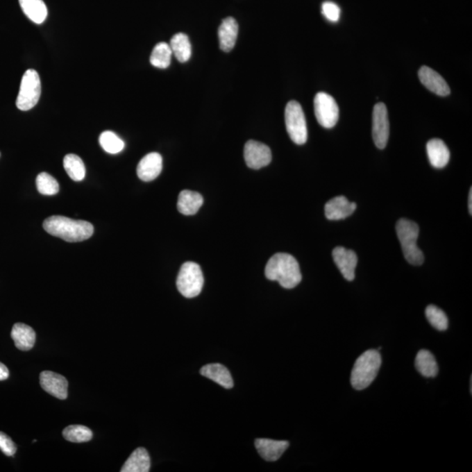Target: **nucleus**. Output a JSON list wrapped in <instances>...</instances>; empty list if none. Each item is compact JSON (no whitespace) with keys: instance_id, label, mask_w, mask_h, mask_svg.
Masks as SVG:
<instances>
[{"instance_id":"1a4fd4ad","label":"nucleus","mask_w":472,"mask_h":472,"mask_svg":"<svg viewBox=\"0 0 472 472\" xmlns=\"http://www.w3.org/2000/svg\"><path fill=\"white\" fill-rule=\"evenodd\" d=\"M389 113L385 104L377 103L373 111V138L379 149L386 148L389 138Z\"/></svg>"},{"instance_id":"ddd939ff","label":"nucleus","mask_w":472,"mask_h":472,"mask_svg":"<svg viewBox=\"0 0 472 472\" xmlns=\"http://www.w3.org/2000/svg\"><path fill=\"white\" fill-rule=\"evenodd\" d=\"M418 76H419L421 83L437 96H447L450 94V87L446 81L430 67H421Z\"/></svg>"},{"instance_id":"5701e85b","label":"nucleus","mask_w":472,"mask_h":472,"mask_svg":"<svg viewBox=\"0 0 472 472\" xmlns=\"http://www.w3.org/2000/svg\"><path fill=\"white\" fill-rule=\"evenodd\" d=\"M20 8L26 17L35 24H42L47 17V8L43 0H19Z\"/></svg>"},{"instance_id":"f704fd0d","label":"nucleus","mask_w":472,"mask_h":472,"mask_svg":"<svg viewBox=\"0 0 472 472\" xmlns=\"http://www.w3.org/2000/svg\"><path fill=\"white\" fill-rule=\"evenodd\" d=\"M472 188L470 190V194H469V210H470V214H472Z\"/></svg>"},{"instance_id":"9b49d317","label":"nucleus","mask_w":472,"mask_h":472,"mask_svg":"<svg viewBox=\"0 0 472 472\" xmlns=\"http://www.w3.org/2000/svg\"><path fill=\"white\" fill-rule=\"evenodd\" d=\"M40 382L47 393L56 397L57 399H67L69 382L65 377L52 371H43L40 376Z\"/></svg>"},{"instance_id":"393cba45","label":"nucleus","mask_w":472,"mask_h":472,"mask_svg":"<svg viewBox=\"0 0 472 472\" xmlns=\"http://www.w3.org/2000/svg\"><path fill=\"white\" fill-rule=\"evenodd\" d=\"M170 47L178 62L184 63L191 58L192 45L188 36L185 33H177L171 40Z\"/></svg>"},{"instance_id":"39448f33","label":"nucleus","mask_w":472,"mask_h":472,"mask_svg":"<svg viewBox=\"0 0 472 472\" xmlns=\"http://www.w3.org/2000/svg\"><path fill=\"white\" fill-rule=\"evenodd\" d=\"M177 288L182 296L193 298L201 294L204 285V276L200 265L193 262L181 266L177 278Z\"/></svg>"},{"instance_id":"9d476101","label":"nucleus","mask_w":472,"mask_h":472,"mask_svg":"<svg viewBox=\"0 0 472 472\" xmlns=\"http://www.w3.org/2000/svg\"><path fill=\"white\" fill-rule=\"evenodd\" d=\"M246 164L254 170L267 167L272 160L271 151L266 144L255 140H249L244 147Z\"/></svg>"},{"instance_id":"cd10ccee","label":"nucleus","mask_w":472,"mask_h":472,"mask_svg":"<svg viewBox=\"0 0 472 472\" xmlns=\"http://www.w3.org/2000/svg\"><path fill=\"white\" fill-rule=\"evenodd\" d=\"M63 437L71 443H85L92 439L93 433L83 425H70L64 429Z\"/></svg>"},{"instance_id":"f3484780","label":"nucleus","mask_w":472,"mask_h":472,"mask_svg":"<svg viewBox=\"0 0 472 472\" xmlns=\"http://www.w3.org/2000/svg\"><path fill=\"white\" fill-rule=\"evenodd\" d=\"M238 30V24L232 17H228L222 22L218 30L219 42L222 51L228 53L234 49Z\"/></svg>"},{"instance_id":"a211bd4d","label":"nucleus","mask_w":472,"mask_h":472,"mask_svg":"<svg viewBox=\"0 0 472 472\" xmlns=\"http://www.w3.org/2000/svg\"><path fill=\"white\" fill-rule=\"evenodd\" d=\"M427 153L431 165L435 168H444L450 161V151L444 142L438 138L428 142Z\"/></svg>"},{"instance_id":"4be33fe9","label":"nucleus","mask_w":472,"mask_h":472,"mask_svg":"<svg viewBox=\"0 0 472 472\" xmlns=\"http://www.w3.org/2000/svg\"><path fill=\"white\" fill-rule=\"evenodd\" d=\"M151 469V458L149 453L144 448H137L135 450L126 464H124L122 472H148Z\"/></svg>"},{"instance_id":"0eeeda50","label":"nucleus","mask_w":472,"mask_h":472,"mask_svg":"<svg viewBox=\"0 0 472 472\" xmlns=\"http://www.w3.org/2000/svg\"><path fill=\"white\" fill-rule=\"evenodd\" d=\"M285 126L291 140L295 144H305L308 138L305 113L296 101H291L285 108Z\"/></svg>"},{"instance_id":"2f4dec72","label":"nucleus","mask_w":472,"mask_h":472,"mask_svg":"<svg viewBox=\"0 0 472 472\" xmlns=\"http://www.w3.org/2000/svg\"><path fill=\"white\" fill-rule=\"evenodd\" d=\"M340 8L335 3L326 1L323 2L322 5L323 15L330 22H339L340 18Z\"/></svg>"},{"instance_id":"f03ea898","label":"nucleus","mask_w":472,"mask_h":472,"mask_svg":"<svg viewBox=\"0 0 472 472\" xmlns=\"http://www.w3.org/2000/svg\"><path fill=\"white\" fill-rule=\"evenodd\" d=\"M43 228L49 234L69 242H83L90 239L94 233L93 225L85 221L53 215L47 218Z\"/></svg>"},{"instance_id":"bb28decb","label":"nucleus","mask_w":472,"mask_h":472,"mask_svg":"<svg viewBox=\"0 0 472 472\" xmlns=\"http://www.w3.org/2000/svg\"><path fill=\"white\" fill-rule=\"evenodd\" d=\"M171 56H173V52H171L170 45L165 42L158 43L151 53V64L158 69H167L170 66Z\"/></svg>"},{"instance_id":"f257e3e1","label":"nucleus","mask_w":472,"mask_h":472,"mask_svg":"<svg viewBox=\"0 0 472 472\" xmlns=\"http://www.w3.org/2000/svg\"><path fill=\"white\" fill-rule=\"evenodd\" d=\"M265 276L271 281L278 282L285 289L295 288L302 281L298 261L286 253H278L269 260Z\"/></svg>"},{"instance_id":"6ab92c4d","label":"nucleus","mask_w":472,"mask_h":472,"mask_svg":"<svg viewBox=\"0 0 472 472\" xmlns=\"http://www.w3.org/2000/svg\"><path fill=\"white\" fill-rule=\"evenodd\" d=\"M11 336L15 346L19 350L29 351L35 346L36 340L35 330L25 323H15L12 327Z\"/></svg>"},{"instance_id":"a878e982","label":"nucleus","mask_w":472,"mask_h":472,"mask_svg":"<svg viewBox=\"0 0 472 472\" xmlns=\"http://www.w3.org/2000/svg\"><path fill=\"white\" fill-rule=\"evenodd\" d=\"M64 168L74 181H81L85 178L86 168L82 158L75 154H69L64 158Z\"/></svg>"},{"instance_id":"b1692460","label":"nucleus","mask_w":472,"mask_h":472,"mask_svg":"<svg viewBox=\"0 0 472 472\" xmlns=\"http://www.w3.org/2000/svg\"><path fill=\"white\" fill-rule=\"evenodd\" d=\"M416 367L421 376L434 378L437 376L438 366L432 353L428 350H421L416 358Z\"/></svg>"},{"instance_id":"7c9ffc66","label":"nucleus","mask_w":472,"mask_h":472,"mask_svg":"<svg viewBox=\"0 0 472 472\" xmlns=\"http://www.w3.org/2000/svg\"><path fill=\"white\" fill-rule=\"evenodd\" d=\"M426 318L429 320L431 326L438 330H446L448 326V320L446 314L436 305H429L425 311Z\"/></svg>"},{"instance_id":"c756f323","label":"nucleus","mask_w":472,"mask_h":472,"mask_svg":"<svg viewBox=\"0 0 472 472\" xmlns=\"http://www.w3.org/2000/svg\"><path fill=\"white\" fill-rule=\"evenodd\" d=\"M36 185L37 190L43 195H55L60 190L58 182L47 173H42L37 176Z\"/></svg>"},{"instance_id":"20e7f679","label":"nucleus","mask_w":472,"mask_h":472,"mask_svg":"<svg viewBox=\"0 0 472 472\" xmlns=\"http://www.w3.org/2000/svg\"><path fill=\"white\" fill-rule=\"evenodd\" d=\"M419 226L416 222L401 219L396 224L398 239L401 242L404 256L410 264L421 265L424 262L423 253L417 246Z\"/></svg>"},{"instance_id":"dca6fc26","label":"nucleus","mask_w":472,"mask_h":472,"mask_svg":"<svg viewBox=\"0 0 472 472\" xmlns=\"http://www.w3.org/2000/svg\"><path fill=\"white\" fill-rule=\"evenodd\" d=\"M356 208V203L350 202L346 197H335L327 202L325 208L326 217L330 221L343 220L353 214Z\"/></svg>"},{"instance_id":"c85d7f7f","label":"nucleus","mask_w":472,"mask_h":472,"mask_svg":"<svg viewBox=\"0 0 472 472\" xmlns=\"http://www.w3.org/2000/svg\"><path fill=\"white\" fill-rule=\"evenodd\" d=\"M99 143L103 149L110 154H117L124 149V142L113 131H103L100 135Z\"/></svg>"},{"instance_id":"423d86ee","label":"nucleus","mask_w":472,"mask_h":472,"mask_svg":"<svg viewBox=\"0 0 472 472\" xmlns=\"http://www.w3.org/2000/svg\"><path fill=\"white\" fill-rule=\"evenodd\" d=\"M40 94L42 84L39 74L35 69L26 70L20 83L19 92L16 100L17 108L22 111L33 109L38 103Z\"/></svg>"},{"instance_id":"412c9836","label":"nucleus","mask_w":472,"mask_h":472,"mask_svg":"<svg viewBox=\"0 0 472 472\" xmlns=\"http://www.w3.org/2000/svg\"><path fill=\"white\" fill-rule=\"evenodd\" d=\"M203 205V197L196 192L182 191L178 199V210L184 215H194Z\"/></svg>"},{"instance_id":"72a5a7b5","label":"nucleus","mask_w":472,"mask_h":472,"mask_svg":"<svg viewBox=\"0 0 472 472\" xmlns=\"http://www.w3.org/2000/svg\"><path fill=\"white\" fill-rule=\"evenodd\" d=\"M9 377V370L4 364L0 362V380H5Z\"/></svg>"},{"instance_id":"4468645a","label":"nucleus","mask_w":472,"mask_h":472,"mask_svg":"<svg viewBox=\"0 0 472 472\" xmlns=\"http://www.w3.org/2000/svg\"><path fill=\"white\" fill-rule=\"evenodd\" d=\"M163 168L161 155L151 153L144 156L137 165V174L141 180L149 182L160 176Z\"/></svg>"},{"instance_id":"6e6552de","label":"nucleus","mask_w":472,"mask_h":472,"mask_svg":"<svg viewBox=\"0 0 472 472\" xmlns=\"http://www.w3.org/2000/svg\"><path fill=\"white\" fill-rule=\"evenodd\" d=\"M314 111L320 126L326 129L335 127L338 123L339 110L338 104L330 94L319 92L314 99Z\"/></svg>"},{"instance_id":"7ed1b4c3","label":"nucleus","mask_w":472,"mask_h":472,"mask_svg":"<svg viewBox=\"0 0 472 472\" xmlns=\"http://www.w3.org/2000/svg\"><path fill=\"white\" fill-rule=\"evenodd\" d=\"M382 366V357L377 350H367L357 359L351 373V384L354 389L363 390L376 380Z\"/></svg>"},{"instance_id":"2eb2a0df","label":"nucleus","mask_w":472,"mask_h":472,"mask_svg":"<svg viewBox=\"0 0 472 472\" xmlns=\"http://www.w3.org/2000/svg\"><path fill=\"white\" fill-rule=\"evenodd\" d=\"M256 450L260 456L268 462H275L278 460L282 455L285 453L289 448V441H276L260 438L255 441Z\"/></svg>"},{"instance_id":"aec40b11","label":"nucleus","mask_w":472,"mask_h":472,"mask_svg":"<svg viewBox=\"0 0 472 472\" xmlns=\"http://www.w3.org/2000/svg\"><path fill=\"white\" fill-rule=\"evenodd\" d=\"M201 374L208 378L226 389H230L234 387L230 372L227 367L221 364H208L201 369Z\"/></svg>"},{"instance_id":"473e14b6","label":"nucleus","mask_w":472,"mask_h":472,"mask_svg":"<svg viewBox=\"0 0 472 472\" xmlns=\"http://www.w3.org/2000/svg\"><path fill=\"white\" fill-rule=\"evenodd\" d=\"M0 450L6 456L12 457L16 453L17 446L8 435L0 432Z\"/></svg>"},{"instance_id":"f8f14e48","label":"nucleus","mask_w":472,"mask_h":472,"mask_svg":"<svg viewBox=\"0 0 472 472\" xmlns=\"http://www.w3.org/2000/svg\"><path fill=\"white\" fill-rule=\"evenodd\" d=\"M332 258L344 278L347 281H353L355 278V269L358 264L356 253L351 249L337 247L333 249Z\"/></svg>"}]
</instances>
